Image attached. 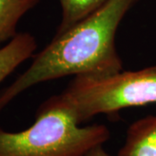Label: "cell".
<instances>
[{"instance_id":"cell-1","label":"cell","mask_w":156,"mask_h":156,"mask_svg":"<svg viewBox=\"0 0 156 156\" xmlns=\"http://www.w3.org/2000/svg\"><path fill=\"white\" fill-rule=\"evenodd\" d=\"M138 0H108L93 14L56 34L34 56L30 66L0 92V112L35 85L68 76H107L122 70L115 34L128 10Z\"/></svg>"},{"instance_id":"cell-2","label":"cell","mask_w":156,"mask_h":156,"mask_svg":"<svg viewBox=\"0 0 156 156\" xmlns=\"http://www.w3.org/2000/svg\"><path fill=\"white\" fill-rule=\"evenodd\" d=\"M109 137L104 125L81 127L53 95L37 108L28 128L9 132L0 128V156H85Z\"/></svg>"},{"instance_id":"cell-8","label":"cell","mask_w":156,"mask_h":156,"mask_svg":"<svg viewBox=\"0 0 156 156\" xmlns=\"http://www.w3.org/2000/svg\"><path fill=\"white\" fill-rule=\"evenodd\" d=\"M85 156H110V154L104 150L103 146H100L92 149Z\"/></svg>"},{"instance_id":"cell-4","label":"cell","mask_w":156,"mask_h":156,"mask_svg":"<svg viewBox=\"0 0 156 156\" xmlns=\"http://www.w3.org/2000/svg\"><path fill=\"white\" fill-rule=\"evenodd\" d=\"M117 156H156V115L132 123Z\"/></svg>"},{"instance_id":"cell-6","label":"cell","mask_w":156,"mask_h":156,"mask_svg":"<svg viewBox=\"0 0 156 156\" xmlns=\"http://www.w3.org/2000/svg\"><path fill=\"white\" fill-rule=\"evenodd\" d=\"M38 2L39 0H0V47L17 35L18 22Z\"/></svg>"},{"instance_id":"cell-5","label":"cell","mask_w":156,"mask_h":156,"mask_svg":"<svg viewBox=\"0 0 156 156\" xmlns=\"http://www.w3.org/2000/svg\"><path fill=\"white\" fill-rule=\"evenodd\" d=\"M37 48V39L28 32L17 33L0 47V83L23 62L34 56Z\"/></svg>"},{"instance_id":"cell-3","label":"cell","mask_w":156,"mask_h":156,"mask_svg":"<svg viewBox=\"0 0 156 156\" xmlns=\"http://www.w3.org/2000/svg\"><path fill=\"white\" fill-rule=\"evenodd\" d=\"M55 97L79 124L101 114L156 103V65L107 76H76Z\"/></svg>"},{"instance_id":"cell-7","label":"cell","mask_w":156,"mask_h":156,"mask_svg":"<svg viewBox=\"0 0 156 156\" xmlns=\"http://www.w3.org/2000/svg\"><path fill=\"white\" fill-rule=\"evenodd\" d=\"M62 20L56 34L65 32L100 9L108 0H59Z\"/></svg>"}]
</instances>
